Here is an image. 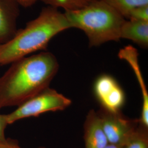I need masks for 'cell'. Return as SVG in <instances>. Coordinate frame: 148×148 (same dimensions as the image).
I'll return each mask as SVG.
<instances>
[{"label": "cell", "mask_w": 148, "mask_h": 148, "mask_svg": "<svg viewBox=\"0 0 148 148\" xmlns=\"http://www.w3.org/2000/svg\"><path fill=\"white\" fill-rule=\"evenodd\" d=\"M59 67L57 59L49 52L12 62L0 77V109L18 106L49 87Z\"/></svg>", "instance_id": "cell-1"}, {"label": "cell", "mask_w": 148, "mask_h": 148, "mask_svg": "<svg viewBox=\"0 0 148 148\" xmlns=\"http://www.w3.org/2000/svg\"><path fill=\"white\" fill-rule=\"evenodd\" d=\"M70 28L64 13L50 6L43 8L35 19L27 23L9 41L0 46V65L46 49L53 37Z\"/></svg>", "instance_id": "cell-2"}, {"label": "cell", "mask_w": 148, "mask_h": 148, "mask_svg": "<svg viewBox=\"0 0 148 148\" xmlns=\"http://www.w3.org/2000/svg\"><path fill=\"white\" fill-rule=\"evenodd\" d=\"M71 28L84 32L90 47L120 40L122 26L126 20L112 6L99 0L79 10L64 13Z\"/></svg>", "instance_id": "cell-3"}, {"label": "cell", "mask_w": 148, "mask_h": 148, "mask_svg": "<svg viewBox=\"0 0 148 148\" xmlns=\"http://www.w3.org/2000/svg\"><path fill=\"white\" fill-rule=\"evenodd\" d=\"M71 104L70 99L48 87L18 106L15 110L5 114V117L9 125L21 119L38 116L45 112L63 111Z\"/></svg>", "instance_id": "cell-4"}, {"label": "cell", "mask_w": 148, "mask_h": 148, "mask_svg": "<svg viewBox=\"0 0 148 148\" xmlns=\"http://www.w3.org/2000/svg\"><path fill=\"white\" fill-rule=\"evenodd\" d=\"M109 144L125 145L139 124V119L124 116L121 111H109L101 107L97 112Z\"/></svg>", "instance_id": "cell-5"}, {"label": "cell", "mask_w": 148, "mask_h": 148, "mask_svg": "<svg viewBox=\"0 0 148 148\" xmlns=\"http://www.w3.org/2000/svg\"><path fill=\"white\" fill-rule=\"evenodd\" d=\"M93 91L101 107L109 111H121L126 96L121 87L112 76L108 74L98 76L95 82Z\"/></svg>", "instance_id": "cell-6"}, {"label": "cell", "mask_w": 148, "mask_h": 148, "mask_svg": "<svg viewBox=\"0 0 148 148\" xmlns=\"http://www.w3.org/2000/svg\"><path fill=\"white\" fill-rule=\"evenodd\" d=\"M19 6L14 0H0V46L9 41L18 30Z\"/></svg>", "instance_id": "cell-7"}, {"label": "cell", "mask_w": 148, "mask_h": 148, "mask_svg": "<svg viewBox=\"0 0 148 148\" xmlns=\"http://www.w3.org/2000/svg\"><path fill=\"white\" fill-rule=\"evenodd\" d=\"M118 56L119 58L126 60L130 64L138 79L142 91L143 99L141 115L140 118L138 119L140 124L145 127H148V91L138 63V51L131 46H127L120 51Z\"/></svg>", "instance_id": "cell-8"}, {"label": "cell", "mask_w": 148, "mask_h": 148, "mask_svg": "<svg viewBox=\"0 0 148 148\" xmlns=\"http://www.w3.org/2000/svg\"><path fill=\"white\" fill-rule=\"evenodd\" d=\"M84 138L85 148H104L109 144L100 117L94 110H90L86 118Z\"/></svg>", "instance_id": "cell-9"}, {"label": "cell", "mask_w": 148, "mask_h": 148, "mask_svg": "<svg viewBox=\"0 0 148 148\" xmlns=\"http://www.w3.org/2000/svg\"><path fill=\"white\" fill-rule=\"evenodd\" d=\"M120 37L132 41L144 49L148 47V21L126 20L120 32Z\"/></svg>", "instance_id": "cell-10"}, {"label": "cell", "mask_w": 148, "mask_h": 148, "mask_svg": "<svg viewBox=\"0 0 148 148\" xmlns=\"http://www.w3.org/2000/svg\"><path fill=\"white\" fill-rule=\"evenodd\" d=\"M118 11L126 19L135 8L148 5V0H103Z\"/></svg>", "instance_id": "cell-11"}, {"label": "cell", "mask_w": 148, "mask_h": 148, "mask_svg": "<svg viewBox=\"0 0 148 148\" xmlns=\"http://www.w3.org/2000/svg\"><path fill=\"white\" fill-rule=\"evenodd\" d=\"M48 6L66 11H74L82 9L99 0H39Z\"/></svg>", "instance_id": "cell-12"}, {"label": "cell", "mask_w": 148, "mask_h": 148, "mask_svg": "<svg viewBox=\"0 0 148 148\" xmlns=\"http://www.w3.org/2000/svg\"><path fill=\"white\" fill-rule=\"evenodd\" d=\"M123 148H148V127L139 124Z\"/></svg>", "instance_id": "cell-13"}, {"label": "cell", "mask_w": 148, "mask_h": 148, "mask_svg": "<svg viewBox=\"0 0 148 148\" xmlns=\"http://www.w3.org/2000/svg\"><path fill=\"white\" fill-rule=\"evenodd\" d=\"M127 20L148 21V5L139 7L133 10L130 13Z\"/></svg>", "instance_id": "cell-14"}, {"label": "cell", "mask_w": 148, "mask_h": 148, "mask_svg": "<svg viewBox=\"0 0 148 148\" xmlns=\"http://www.w3.org/2000/svg\"><path fill=\"white\" fill-rule=\"evenodd\" d=\"M8 125L5 114H0V142H3L6 139L5 131Z\"/></svg>", "instance_id": "cell-15"}, {"label": "cell", "mask_w": 148, "mask_h": 148, "mask_svg": "<svg viewBox=\"0 0 148 148\" xmlns=\"http://www.w3.org/2000/svg\"><path fill=\"white\" fill-rule=\"evenodd\" d=\"M0 148H22L20 147L18 140L11 138H6L5 141L0 142ZM37 148H46L40 147Z\"/></svg>", "instance_id": "cell-16"}, {"label": "cell", "mask_w": 148, "mask_h": 148, "mask_svg": "<svg viewBox=\"0 0 148 148\" xmlns=\"http://www.w3.org/2000/svg\"><path fill=\"white\" fill-rule=\"evenodd\" d=\"M14 1L18 4V5L27 8L34 5L39 0H14Z\"/></svg>", "instance_id": "cell-17"}, {"label": "cell", "mask_w": 148, "mask_h": 148, "mask_svg": "<svg viewBox=\"0 0 148 148\" xmlns=\"http://www.w3.org/2000/svg\"><path fill=\"white\" fill-rule=\"evenodd\" d=\"M123 145H118V144H108L105 148H123Z\"/></svg>", "instance_id": "cell-18"}]
</instances>
